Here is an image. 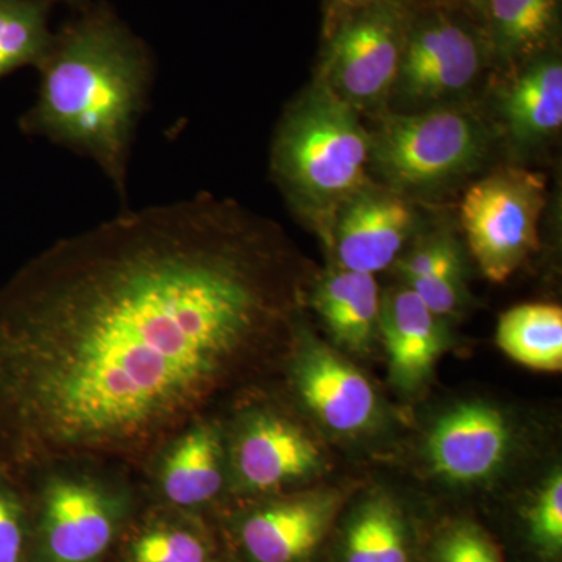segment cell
Returning a JSON list of instances; mask_svg holds the SVG:
<instances>
[{
	"label": "cell",
	"instance_id": "6da1fadb",
	"mask_svg": "<svg viewBox=\"0 0 562 562\" xmlns=\"http://www.w3.org/2000/svg\"><path fill=\"white\" fill-rule=\"evenodd\" d=\"M280 232L228 199L122 211L0 286V472L160 454L279 333Z\"/></svg>",
	"mask_w": 562,
	"mask_h": 562
},
{
	"label": "cell",
	"instance_id": "7a4b0ae2",
	"mask_svg": "<svg viewBox=\"0 0 562 562\" xmlns=\"http://www.w3.org/2000/svg\"><path fill=\"white\" fill-rule=\"evenodd\" d=\"M36 69L38 95L22 114L21 131L90 158L125 201L154 74L149 52L113 13L92 9L54 35Z\"/></svg>",
	"mask_w": 562,
	"mask_h": 562
},
{
	"label": "cell",
	"instance_id": "3957f363",
	"mask_svg": "<svg viewBox=\"0 0 562 562\" xmlns=\"http://www.w3.org/2000/svg\"><path fill=\"white\" fill-rule=\"evenodd\" d=\"M271 160L292 209L327 236L344 203L371 184L372 140L357 110L317 81L284 113Z\"/></svg>",
	"mask_w": 562,
	"mask_h": 562
},
{
	"label": "cell",
	"instance_id": "277c9868",
	"mask_svg": "<svg viewBox=\"0 0 562 562\" xmlns=\"http://www.w3.org/2000/svg\"><path fill=\"white\" fill-rule=\"evenodd\" d=\"M372 161L397 190H419L471 171L486 154L487 135L472 114L436 109L392 114L371 136Z\"/></svg>",
	"mask_w": 562,
	"mask_h": 562
},
{
	"label": "cell",
	"instance_id": "5b68a950",
	"mask_svg": "<svg viewBox=\"0 0 562 562\" xmlns=\"http://www.w3.org/2000/svg\"><path fill=\"white\" fill-rule=\"evenodd\" d=\"M32 517L31 562H98L124 519V503L111 487L74 468L46 472Z\"/></svg>",
	"mask_w": 562,
	"mask_h": 562
},
{
	"label": "cell",
	"instance_id": "8992f818",
	"mask_svg": "<svg viewBox=\"0 0 562 562\" xmlns=\"http://www.w3.org/2000/svg\"><path fill=\"white\" fill-rule=\"evenodd\" d=\"M546 180L524 169H503L476 181L461 203L465 238L484 277L503 283L539 249Z\"/></svg>",
	"mask_w": 562,
	"mask_h": 562
},
{
	"label": "cell",
	"instance_id": "52a82bcc",
	"mask_svg": "<svg viewBox=\"0 0 562 562\" xmlns=\"http://www.w3.org/2000/svg\"><path fill=\"white\" fill-rule=\"evenodd\" d=\"M409 27L397 0L346 14L331 33L319 83L353 110L380 105L397 83Z\"/></svg>",
	"mask_w": 562,
	"mask_h": 562
},
{
	"label": "cell",
	"instance_id": "ba28073f",
	"mask_svg": "<svg viewBox=\"0 0 562 562\" xmlns=\"http://www.w3.org/2000/svg\"><path fill=\"white\" fill-rule=\"evenodd\" d=\"M414 227V211L394 190L368 187L344 203L331 224L339 268L375 276L397 260Z\"/></svg>",
	"mask_w": 562,
	"mask_h": 562
},
{
	"label": "cell",
	"instance_id": "9c48e42d",
	"mask_svg": "<svg viewBox=\"0 0 562 562\" xmlns=\"http://www.w3.org/2000/svg\"><path fill=\"white\" fill-rule=\"evenodd\" d=\"M482 68L475 36L449 18L409 29L397 83L413 101H439L472 85Z\"/></svg>",
	"mask_w": 562,
	"mask_h": 562
},
{
	"label": "cell",
	"instance_id": "30bf717a",
	"mask_svg": "<svg viewBox=\"0 0 562 562\" xmlns=\"http://www.w3.org/2000/svg\"><path fill=\"white\" fill-rule=\"evenodd\" d=\"M513 435L501 412L484 403L454 406L436 422L427 452L432 471L447 482H484L505 464Z\"/></svg>",
	"mask_w": 562,
	"mask_h": 562
},
{
	"label": "cell",
	"instance_id": "8fae6325",
	"mask_svg": "<svg viewBox=\"0 0 562 562\" xmlns=\"http://www.w3.org/2000/svg\"><path fill=\"white\" fill-rule=\"evenodd\" d=\"M232 462L239 486L271 492L319 471L322 452L294 422L279 414L257 413L239 428Z\"/></svg>",
	"mask_w": 562,
	"mask_h": 562
},
{
	"label": "cell",
	"instance_id": "7c38bea8",
	"mask_svg": "<svg viewBox=\"0 0 562 562\" xmlns=\"http://www.w3.org/2000/svg\"><path fill=\"white\" fill-rule=\"evenodd\" d=\"M294 380L303 403L333 431L358 432L375 417L376 394L371 382L324 344L303 342Z\"/></svg>",
	"mask_w": 562,
	"mask_h": 562
},
{
	"label": "cell",
	"instance_id": "4fadbf2b",
	"mask_svg": "<svg viewBox=\"0 0 562 562\" xmlns=\"http://www.w3.org/2000/svg\"><path fill=\"white\" fill-rule=\"evenodd\" d=\"M333 492L299 495L246 517L241 542L254 562H302L319 547L338 513Z\"/></svg>",
	"mask_w": 562,
	"mask_h": 562
},
{
	"label": "cell",
	"instance_id": "5bb4252c",
	"mask_svg": "<svg viewBox=\"0 0 562 562\" xmlns=\"http://www.w3.org/2000/svg\"><path fill=\"white\" fill-rule=\"evenodd\" d=\"M224 462L220 427L206 419L194 422L162 449L158 490L177 508L206 505L224 487Z\"/></svg>",
	"mask_w": 562,
	"mask_h": 562
},
{
	"label": "cell",
	"instance_id": "9a60e30c",
	"mask_svg": "<svg viewBox=\"0 0 562 562\" xmlns=\"http://www.w3.org/2000/svg\"><path fill=\"white\" fill-rule=\"evenodd\" d=\"M379 330L386 344L394 383L408 391L419 387L442 353L439 317L406 286L383 299Z\"/></svg>",
	"mask_w": 562,
	"mask_h": 562
},
{
	"label": "cell",
	"instance_id": "2e32d148",
	"mask_svg": "<svg viewBox=\"0 0 562 562\" xmlns=\"http://www.w3.org/2000/svg\"><path fill=\"white\" fill-rule=\"evenodd\" d=\"M313 303L339 346L353 353L371 350L382 310L375 277L338 268L317 284Z\"/></svg>",
	"mask_w": 562,
	"mask_h": 562
},
{
	"label": "cell",
	"instance_id": "e0dca14e",
	"mask_svg": "<svg viewBox=\"0 0 562 562\" xmlns=\"http://www.w3.org/2000/svg\"><path fill=\"white\" fill-rule=\"evenodd\" d=\"M506 121L517 143L532 144L562 125V65L558 58L535 63L505 95Z\"/></svg>",
	"mask_w": 562,
	"mask_h": 562
},
{
	"label": "cell",
	"instance_id": "ac0fdd59",
	"mask_svg": "<svg viewBox=\"0 0 562 562\" xmlns=\"http://www.w3.org/2000/svg\"><path fill=\"white\" fill-rule=\"evenodd\" d=\"M497 346L512 360L535 371L562 369V310L549 303H528L503 313Z\"/></svg>",
	"mask_w": 562,
	"mask_h": 562
},
{
	"label": "cell",
	"instance_id": "d6986e66",
	"mask_svg": "<svg viewBox=\"0 0 562 562\" xmlns=\"http://www.w3.org/2000/svg\"><path fill=\"white\" fill-rule=\"evenodd\" d=\"M341 562H409L405 519L391 498L376 495L355 512L344 536Z\"/></svg>",
	"mask_w": 562,
	"mask_h": 562
},
{
	"label": "cell",
	"instance_id": "ffe728a7",
	"mask_svg": "<svg viewBox=\"0 0 562 562\" xmlns=\"http://www.w3.org/2000/svg\"><path fill=\"white\" fill-rule=\"evenodd\" d=\"M492 40L503 55L530 57L557 32L560 0H483Z\"/></svg>",
	"mask_w": 562,
	"mask_h": 562
},
{
	"label": "cell",
	"instance_id": "44dd1931",
	"mask_svg": "<svg viewBox=\"0 0 562 562\" xmlns=\"http://www.w3.org/2000/svg\"><path fill=\"white\" fill-rule=\"evenodd\" d=\"M402 272L408 288L435 316H449L462 301V269L457 247L447 238L431 239L413 251Z\"/></svg>",
	"mask_w": 562,
	"mask_h": 562
},
{
	"label": "cell",
	"instance_id": "7402d4cb",
	"mask_svg": "<svg viewBox=\"0 0 562 562\" xmlns=\"http://www.w3.org/2000/svg\"><path fill=\"white\" fill-rule=\"evenodd\" d=\"M46 0H0V80L44 60L54 41Z\"/></svg>",
	"mask_w": 562,
	"mask_h": 562
},
{
	"label": "cell",
	"instance_id": "603a6c76",
	"mask_svg": "<svg viewBox=\"0 0 562 562\" xmlns=\"http://www.w3.org/2000/svg\"><path fill=\"white\" fill-rule=\"evenodd\" d=\"M131 562H210L209 542L198 531L180 525H155L133 539Z\"/></svg>",
	"mask_w": 562,
	"mask_h": 562
},
{
	"label": "cell",
	"instance_id": "cb8c5ba5",
	"mask_svg": "<svg viewBox=\"0 0 562 562\" xmlns=\"http://www.w3.org/2000/svg\"><path fill=\"white\" fill-rule=\"evenodd\" d=\"M31 539L29 497L0 472V562H31Z\"/></svg>",
	"mask_w": 562,
	"mask_h": 562
},
{
	"label": "cell",
	"instance_id": "d4e9b609",
	"mask_svg": "<svg viewBox=\"0 0 562 562\" xmlns=\"http://www.w3.org/2000/svg\"><path fill=\"white\" fill-rule=\"evenodd\" d=\"M531 541L547 557H557L562 549V475L554 472L539 491L528 513Z\"/></svg>",
	"mask_w": 562,
	"mask_h": 562
},
{
	"label": "cell",
	"instance_id": "484cf974",
	"mask_svg": "<svg viewBox=\"0 0 562 562\" xmlns=\"http://www.w3.org/2000/svg\"><path fill=\"white\" fill-rule=\"evenodd\" d=\"M439 562H503L494 543L472 525H458L441 539Z\"/></svg>",
	"mask_w": 562,
	"mask_h": 562
},
{
	"label": "cell",
	"instance_id": "4316f807",
	"mask_svg": "<svg viewBox=\"0 0 562 562\" xmlns=\"http://www.w3.org/2000/svg\"><path fill=\"white\" fill-rule=\"evenodd\" d=\"M379 2V0H331L335 10L341 11L344 16L353 11L364 9V7L372 5V3Z\"/></svg>",
	"mask_w": 562,
	"mask_h": 562
},
{
	"label": "cell",
	"instance_id": "83f0119b",
	"mask_svg": "<svg viewBox=\"0 0 562 562\" xmlns=\"http://www.w3.org/2000/svg\"><path fill=\"white\" fill-rule=\"evenodd\" d=\"M46 2H68V3H79L80 0H46Z\"/></svg>",
	"mask_w": 562,
	"mask_h": 562
},
{
	"label": "cell",
	"instance_id": "f1b7e54d",
	"mask_svg": "<svg viewBox=\"0 0 562 562\" xmlns=\"http://www.w3.org/2000/svg\"><path fill=\"white\" fill-rule=\"evenodd\" d=\"M482 2H483V0H482Z\"/></svg>",
	"mask_w": 562,
	"mask_h": 562
}]
</instances>
